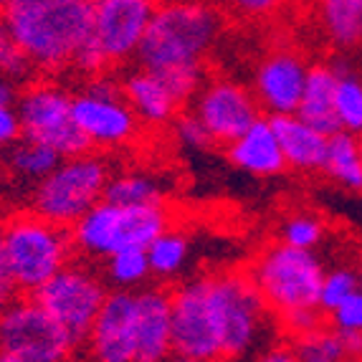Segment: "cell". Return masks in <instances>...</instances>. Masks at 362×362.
Here are the masks:
<instances>
[{"label":"cell","mask_w":362,"mask_h":362,"mask_svg":"<svg viewBox=\"0 0 362 362\" xmlns=\"http://www.w3.org/2000/svg\"><path fill=\"white\" fill-rule=\"evenodd\" d=\"M36 71L59 74L71 66L91 30V0H6L0 13Z\"/></svg>","instance_id":"6da1fadb"},{"label":"cell","mask_w":362,"mask_h":362,"mask_svg":"<svg viewBox=\"0 0 362 362\" xmlns=\"http://www.w3.org/2000/svg\"><path fill=\"white\" fill-rule=\"evenodd\" d=\"M221 13L208 0H163L155 6L137 61L155 71L203 66L221 38Z\"/></svg>","instance_id":"7a4b0ae2"},{"label":"cell","mask_w":362,"mask_h":362,"mask_svg":"<svg viewBox=\"0 0 362 362\" xmlns=\"http://www.w3.org/2000/svg\"><path fill=\"white\" fill-rule=\"evenodd\" d=\"M248 276L264 296L279 325L302 312L320 309L325 264L314 248H296L279 241L266 246L248 266Z\"/></svg>","instance_id":"3957f363"},{"label":"cell","mask_w":362,"mask_h":362,"mask_svg":"<svg viewBox=\"0 0 362 362\" xmlns=\"http://www.w3.org/2000/svg\"><path fill=\"white\" fill-rule=\"evenodd\" d=\"M0 241L21 294H33L76 254L71 228L33 211L8 218Z\"/></svg>","instance_id":"277c9868"},{"label":"cell","mask_w":362,"mask_h":362,"mask_svg":"<svg viewBox=\"0 0 362 362\" xmlns=\"http://www.w3.org/2000/svg\"><path fill=\"white\" fill-rule=\"evenodd\" d=\"M165 228H170V211L165 203L124 206L102 198L71 226V235L78 254L104 261L119 248H147Z\"/></svg>","instance_id":"5b68a950"},{"label":"cell","mask_w":362,"mask_h":362,"mask_svg":"<svg viewBox=\"0 0 362 362\" xmlns=\"http://www.w3.org/2000/svg\"><path fill=\"white\" fill-rule=\"evenodd\" d=\"M109 177L112 170L104 155L86 150L81 155L64 157L49 175L33 185L30 211L71 228L104 198Z\"/></svg>","instance_id":"8992f818"},{"label":"cell","mask_w":362,"mask_h":362,"mask_svg":"<svg viewBox=\"0 0 362 362\" xmlns=\"http://www.w3.org/2000/svg\"><path fill=\"white\" fill-rule=\"evenodd\" d=\"M211 289L223 334V360H241L256 350H269L274 312L266 307L248 272L211 274Z\"/></svg>","instance_id":"52a82bcc"},{"label":"cell","mask_w":362,"mask_h":362,"mask_svg":"<svg viewBox=\"0 0 362 362\" xmlns=\"http://www.w3.org/2000/svg\"><path fill=\"white\" fill-rule=\"evenodd\" d=\"M81 344L51 317L36 296L13 299L0 312V362H64Z\"/></svg>","instance_id":"ba28073f"},{"label":"cell","mask_w":362,"mask_h":362,"mask_svg":"<svg viewBox=\"0 0 362 362\" xmlns=\"http://www.w3.org/2000/svg\"><path fill=\"white\" fill-rule=\"evenodd\" d=\"M16 109L21 119V137L54 147L56 152H61V157L91 150L89 139L74 119L71 94L56 81L30 78L23 91H18Z\"/></svg>","instance_id":"9c48e42d"},{"label":"cell","mask_w":362,"mask_h":362,"mask_svg":"<svg viewBox=\"0 0 362 362\" xmlns=\"http://www.w3.org/2000/svg\"><path fill=\"white\" fill-rule=\"evenodd\" d=\"M107 294V279L81 261H69L61 272H56L46 284L33 291L36 302L61 327H66L69 334L81 347H86V337Z\"/></svg>","instance_id":"30bf717a"},{"label":"cell","mask_w":362,"mask_h":362,"mask_svg":"<svg viewBox=\"0 0 362 362\" xmlns=\"http://www.w3.org/2000/svg\"><path fill=\"white\" fill-rule=\"evenodd\" d=\"M173 357L185 362L223 360L211 274L190 279L173 291Z\"/></svg>","instance_id":"8fae6325"},{"label":"cell","mask_w":362,"mask_h":362,"mask_svg":"<svg viewBox=\"0 0 362 362\" xmlns=\"http://www.w3.org/2000/svg\"><path fill=\"white\" fill-rule=\"evenodd\" d=\"M71 112L91 150L124 147L139 132V117L129 107L122 84L104 74L91 76L84 89L71 94Z\"/></svg>","instance_id":"7c38bea8"},{"label":"cell","mask_w":362,"mask_h":362,"mask_svg":"<svg viewBox=\"0 0 362 362\" xmlns=\"http://www.w3.org/2000/svg\"><path fill=\"white\" fill-rule=\"evenodd\" d=\"M155 6V0H91L89 41L97 43L109 66L137 59Z\"/></svg>","instance_id":"4fadbf2b"},{"label":"cell","mask_w":362,"mask_h":362,"mask_svg":"<svg viewBox=\"0 0 362 362\" xmlns=\"http://www.w3.org/2000/svg\"><path fill=\"white\" fill-rule=\"evenodd\" d=\"M193 112L203 119L216 145H228L259 119L261 104L251 86L228 76H216L203 81L193 99Z\"/></svg>","instance_id":"5bb4252c"},{"label":"cell","mask_w":362,"mask_h":362,"mask_svg":"<svg viewBox=\"0 0 362 362\" xmlns=\"http://www.w3.org/2000/svg\"><path fill=\"white\" fill-rule=\"evenodd\" d=\"M99 362H137V289H112L86 337Z\"/></svg>","instance_id":"9a60e30c"},{"label":"cell","mask_w":362,"mask_h":362,"mask_svg":"<svg viewBox=\"0 0 362 362\" xmlns=\"http://www.w3.org/2000/svg\"><path fill=\"white\" fill-rule=\"evenodd\" d=\"M309 69L307 59L289 49L272 51L256 64L251 89L266 115H291L299 109Z\"/></svg>","instance_id":"2e32d148"},{"label":"cell","mask_w":362,"mask_h":362,"mask_svg":"<svg viewBox=\"0 0 362 362\" xmlns=\"http://www.w3.org/2000/svg\"><path fill=\"white\" fill-rule=\"evenodd\" d=\"M173 357V294L163 286L137 289V362Z\"/></svg>","instance_id":"e0dca14e"},{"label":"cell","mask_w":362,"mask_h":362,"mask_svg":"<svg viewBox=\"0 0 362 362\" xmlns=\"http://www.w3.org/2000/svg\"><path fill=\"white\" fill-rule=\"evenodd\" d=\"M226 155L235 170L254 177H276L289 170L272 117H259L241 137L226 145Z\"/></svg>","instance_id":"ac0fdd59"},{"label":"cell","mask_w":362,"mask_h":362,"mask_svg":"<svg viewBox=\"0 0 362 362\" xmlns=\"http://www.w3.org/2000/svg\"><path fill=\"white\" fill-rule=\"evenodd\" d=\"M122 91H124L129 107L134 109V115L139 117V122L147 127H165L182 109L180 99L170 89L163 74L142 66V64L124 76Z\"/></svg>","instance_id":"d6986e66"},{"label":"cell","mask_w":362,"mask_h":362,"mask_svg":"<svg viewBox=\"0 0 362 362\" xmlns=\"http://www.w3.org/2000/svg\"><path fill=\"white\" fill-rule=\"evenodd\" d=\"M272 124L284 150L286 165L296 173H322L325 168L329 134L312 127L307 119L291 112V115H272Z\"/></svg>","instance_id":"ffe728a7"},{"label":"cell","mask_w":362,"mask_h":362,"mask_svg":"<svg viewBox=\"0 0 362 362\" xmlns=\"http://www.w3.org/2000/svg\"><path fill=\"white\" fill-rule=\"evenodd\" d=\"M334 86H337V69L329 64L312 66L304 84L302 102L296 109V115L325 134L339 132L337 112H334Z\"/></svg>","instance_id":"44dd1931"},{"label":"cell","mask_w":362,"mask_h":362,"mask_svg":"<svg viewBox=\"0 0 362 362\" xmlns=\"http://www.w3.org/2000/svg\"><path fill=\"white\" fill-rule=\"evenodd\" d=\"M314 11L322 33L332 46H362V0H317Z\"/></svg>","instance_id":"7402d4cb"},{"label":"cell","mask_w":362,"mask_h":362,"mask_svg":"<svg viewBox=\"0 0 362 362\" xmlns=\"http://www.w3.org/2000/svg\"><path fill=\"white\" fill-rule=\"evenodd\" d=\"M322 173L344 190L362 193V139L344 129L329 134Z\"/></svg>","instance_id":"603a6c76"},{"label":"cell","mask_w":362,"mask_h":362,"mask_svg":"<svg viewBox=\"0 0 362 362\" xmlns=\"http://www.w3.org/2000/svg\"><path fill=\"white\" fill-rule=\"evenodd\" d=\"M61 160L64 157L54 147L28 137H18L6 150V168L11 170V175L18 177L21 182H30V185L43 180Z\"/></svg>","instance_id":"cb8c5ba5"},{"label":"cell","mask_w":362,"mask_h":362,"mask_svg":"<svg viewBox=\"0 0 362 362\" xmlns=\"http://www.w3.org/2000/svg\"><path fill=\"white\" fill-rule=\"evenodd\" d=\"M147 259H150V272L157 281L177 279L190 261V241L182 230L170 226L147 246Z\"/></svg>","instance_id":"d4e9b609"},{"label":"cell","mask_w":362,"mask_h":362,"mask_svg":"<svg viewBox=\"0 0 362 362\" xmlns=\"http://www.w3.org/2000/svg\"><path fill=\"white\" fill-rule=\"evenodd\" d=\"M152 276L147 248L127 246L104 259V279L115 289H139Z\"/></svg>","instance_id":"484cf974"},{"label":"cell","mask_w":362,"mask_h":362,"mask_svg":"<svg viewBox=\"0 0 362 362\" xmlns=\"http://www.w3.org/2000/svg\"><path fill=\"white\" fill-rule=\"evenodd\" d=\"M165 185L150 173H119L107 182L104 198L124 203V206H147V203H165Z\"/></svg>","instance_id":"4316f807"},{"label":"cell","mask_w":362,"mask_h":362,"mask_svg":"<svg viewBox=\"0 0 362 362\" xmlns=\"http://www.w3.org/2000/svg\"><path fill=\"white\" fill-rule=\"evenodd\" d=\"M337 86H334V112L339 129L362 137V76L347 64H334Z\"/></svg>","instance_id":"83f0119b"},{"label":"cell","mask_w":362,"mask_h":362,"mask_svg":"<svg viewBox=\"0 0 362 362\" xmlns=\"http://www.w3.org/2000/svg\"><path fill=\"white\" fill-rule=\"evenodd\" d=\"M291 352L294 360L302 362H342L347 360V350H344L342 334L337 329H325L317 327L312 332L296 334L291 337Z\"/></svg>","instance_id":"f1b7e54d"},{"label":"cell","mask_w":362,"mask_h":362,"mask_svg":"<svg viewBox=\"0 0 362 362\" xmlns=\"http://www.w3.org/2000/svg\"><path fill=\"white\" fill-rule=\"evenodd\" d=\"M33 74H36V66H33L30 56L18 43L6 18L0 16V76L13 84H28Z\"/></svg>","instance_id":"f546056e"},{"label":"cell","mask_w":362,"mask_h":362,"mask_svg":"<svg viewBox=\"0 0 362 362\" xmlns=\"http://www.w3.org/2000/svg\"><path fill=\"white\" fill-rule=\"evenodd\" d=\"M325 238V223L312 213H294L279 226V241L296 248H317Z\"/></svg>","instance_id":"4dcf8cb0"},{"label":"cell","mask_w":362,"mask_h":362,"mask_svg":"<svg viewBox=\"0 0 362 362\" xmlns=\"http://www.w3.org/2000/svg\"><path fill=\"white\" fill-rule=\"evenodd\" d=\"M360 289V274H355L347 266H337L332 272H325L320 289V309L325 314H329L332 309H337L339 304L347 299L350 294Z\"/></svg>","instance_id":"1f68e13d"},{"label":"cell","mask_w":362,"mask_h":362,"mask_svg":"<svg viewBox=\"0 0 362 362\" xmlns=\"http://www.w3.org/2000/svg\"><path fill=\"white\" fill-rule=\"evenodd\" d=\"M16 102H18L16 84L0 76V152H6L21 137V119Z\"/></svg>","instance_id":"d6a6232c"},{"label":"cell","mask_w":362,"mask_h":362,"mask_svg":"<svg viewBox=\"0 0 362 362\" xmlns=\"http://www.w3.org/2000/svg\"><path fill=\"white\" fill-rule=\"evenodd\" d=\"M173 129H175V137L182 147L187 150H195V152H206L216 145V139L211 137L208 127L203 124L198 115H195L193 109L190 112H180V115L173 119Z\"/></svg>","instance_id":"836d02e7"},{"label":"cell","mask_w":362,"mask_h":362,"mask_svg":"<svg viewBox=\"0 0 362 362\" xmlns=\"http://www.w3.org/2000/svg\"><path fill=\"white\" fill-rule=\"evenodd\" d=\"M329 322L337 332H360L362 334V289L350 294L337 309L329 312Z\"/></svg>","instance_id":"e575fe53"},{"label":"cell","mask_w":362,"mask_h":362,"mask_svg":"<svg viewBox=\"0 0 362 362\" xmlns=\"http://www.w3.org/2000/svg\"><path fill=\"white\" fill-rule=\"evenodd\" d=\"M286 3H289V0H228V6L233 8L238 16L251 18V21L269 18V16H274L276 11H281Z\"/></svg>","instance_id":"d590c367"},{"label":"cell","mask_w":362,"mask_h":362,"mask_svg":"<svg viewBox=\"0 0 362 362\" xmlns=\"http://www.w3.org/2000/svg\"><path fill=\"white\" fill-rule=\"evenodd\" d=\"M21 294L18 284H16V276H13L11 266H8L6 251H3V241H0V312L8 307V304Z\"/></svg>","instance_id":"8d00e7d4"},{"label":"cell","mask_w":362,"mask_h":362,"mask_svg":"<svg viewBox=\"0 0 362 362\" xmlns=\"http://www.w3.org/2000/svg\"><path fill=\"white\" fill-rule=\"evenodd\" d=\"M261 357L269 362H291L294 360V352H291V344H274Z\"/></svg>","instance_id":"74e56055"},{"label":"cell","mask_w":362,"mask_h":362,"mask_svg":"<svg viewBox=\"0 0 362 362\" xmlns=\"http://www.w3.org/2000/svg\"><path fill=\"white\" fill-rule=\"evenodd\" d=\"M3 6H6V0H0V13H3Z\"/></svg>","instance_id":"f35d334b"},{"label":"cell","mask_w":362,"mask_h":362,"mask_svg":"<svg viewBox=\"0 0 362 362\" xmlns=\"http://www.w3.org/2000/svg\"><path fill=\"white\" fill-rule=\"evenodd\" d=\"M360 289H362V274H360Z\"/></svg>","instance_id":"ab89813d"},{"label":"cell","mask_w":362,"mask_h":362,"mask_svg":"<svg viewBox=\"0 0 362 362\" xmlns=\"http://www.w3.org/2000/svg\"><path fill=\"white\" fill-rule=\"evenodd\" d=\"M155 3H163V0H155Z\"/></svg>","instance_id":"60d3db41"}]
</instances>
